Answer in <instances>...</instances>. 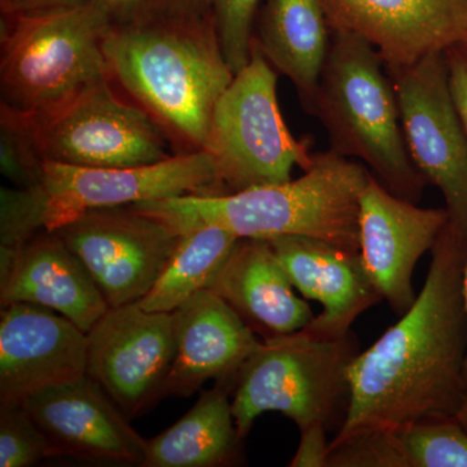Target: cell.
I'll use <instances>...</instances> for the list:
<instances>
[{"mask_svg":"<svg viewBox=\"0 0 467 467\" xmlns=\"http://www.w3.org/2000/svg\"><path fill=\"white\" fill-rule=\"evenodd\" d=\"M454 106L467 140V38L444 50Z\"/></svg>","mask_w":467,"mask_h":467,"instance_id":"cell-30","label":"cell"},{"mask_svg":"<svg viewBox=\"0 0 467 467\" xmlns=\"http://www.w3.org/2000/svg\"><path fill=\"white\" fill-rule=\"evenodd\" d=\"M431 252L413 306L350 362L348 407L330 448L378 430L459 413L467 393V239L445 226Z\"/></svg>","mask_w":467,"mask_h":467,"instance_id":"cell-1","label":"cell"},{"mask_svg":"<svg viewBox=\"0 0 467 467\" xmlns=\"http://www.w3.org/2000/svg\"><path fill=\"white\" fill-rule=\"evenodd\" d=\"M174 355L173 313L128 304L107 310L88 331L86 376L131 420L165 399Z\"/></svg>","mask_w":467,"mask_h":467,"instance_id":"cell-12","label":"cell"},{"mask_svg":"<svg viewBox=\"0 0 467 467\" xmlns=\"http://www.w3.org/2000/svg\"><path fill=\"white\" fill-rule=\"evenodd\" d=\"M370 171L334 150L313 153L296 180L264 184L221 196L186 195L131 207L167 223L182 235L217 225L238 238L301 235L359 252V212Z\"/></svg>","mask_w":467,"mask_h":467,"instance_id":"cell-3","label":"cell"},{"mask_svg":"<svg viewBox=\"0 0 467 467\" xmlns=\"http://www.w3.org/2000/svg\"><path fill=\"white\" fill-rule=\"evenodd\" d=\"M462 294H463V301H465V306H466V312H467V252H466L465 265H463ZM465 378H466V382H467V356H466V364H465Z\"/></svg>","mask_w":467,"mask_h":467,"instance_id":"cell-34","label":"cell"},{"mask_svg":"<svg viewBox=\"0 0 467 467\" xmlns=\"http://www.w3.org/2000/svg\"><path fill=\"white\" fill-rule=\"evenodd\" d=\"M389 430L402 467H467V431L454 417Z\"/></svg>","mask_w":467,"mask_h":467,"instance_id":"cell-24","label":"cell"},{"mask_svg":"<svg viewBox=\"0 0 467 467\" xmlns=\"http://www.w3.org/2000/svg\"><path fill=\"white\" fill-rule=\"evenodd\" d=\"M90 0H0L2 18L46 14L61 9L79 7Z\"/></svg>","mask_w":467,"mask_h":467,"instance_id":"cell-32","label":"cell"},{"mask_svg":"<svg viewBox=\"0 0 467 467\" xmlns=\"http://www.w3.org/2000/svg\"><path fill=\"white\" fill-rule=\"evenodd\" d=\"M331 39L324 0H263L254 43L278 75L290 79L313 116L319 75Z\"/></svg>","mask_w":467,"mask_h":467,"instance_id":"cell-21","label":"cell"},{"mask_svg":"<svg viewBox=\"0 0 467 467\" xmlns=\"http://www.w3.org/2000/svg\"><path fill=\"white\" fill-rule=\"evenodd\" d=\"M313 116L327 133L328 150L359 160L399 198L420 201L427 182L409 153L395 86L367 39L331 29Z\"/></svg>","mask_w":467,"mask_h":467,"instance_id":"cell-4","label":"cell"},{"mask_svg":"<svg viewBox=\"0 0 467 467\" xmlns=\"http://www.w3.org/2000/svg\"><path fill=\"white\" fill-rule=\"evenodd\" d=\"M239 239L217 225H205L182 234L161 275L149 294L138 301L149 312L173 313L198 292L209 290Z\"/></svg>","mask_w":467,"mask_h":467,"instance_id":"cell-23","label":"cell"},{"mask_svg":"<svg viewBox=\"0 0 467 467\" xmlns=\"http://www.w3.org/2000/svg\"><path fill=\"white\" fill-rule=\"evenodd\" d=\"M358 353L352 334L328 339L306 328L261 342L234 380L232 408L242 441L267 411L290 418L300 431L333 425L348 407V368Z\"/></svg>","mask_w":467,"mask_h":467,"instance_id":"cell-6","label":"cell"},{"mask_svg":"<svg viewBox=\"0 0 467 467\" xmlns=\"http://www.w3.org/2000/svg\"><path fill=\"white\" fill-rule=\"evenodd\" d=\"M109 78L164 131L175 155L207 146L218 100L234 79L213 16L110 26Z\"/></svg>","mask_w":467,"mask_h":467,"instance_id":"cell-2","label":"cell"},{"mask_svg":"<svg viewBox=\"0 0 467 467\" xmlns=\"http://www.w3.org/2000/svg\"><path fill=\"white\" fill-rule=\"evenodd\" d=\"M29 303L70 319L86 334L109 309L81 260L55 232L0 247V306Z\"/></svg>","mask_w":467,"mask_h":467,"instance_id":"cell-17","label":"cell"},{"mask_svg":"<svg viewBox=\"0 0 467 467\" xmlns=\"http://www.w3.org/2000/svg\"><path fill=\"white\" fill-rule=\"evenodd\" d=\"M45 229L55 232L92 209L126 207L177 196H221L225 189L207 150L177 153L133 168H86L45 161Z\"/></svg>","mask_w":467,"mask_h":467,"instance_id":"cell-10","label":"cell"},{"mask_svg":"<svg viewBox=\"0 0 467 467\" xmlns=\"http://www.w3.org/2000/svg\"><path fill=\"white\" fill-rule=\"evenodd\" d=\"M55 233L84 264L109 308L143 299L182 236L131 205L92 209Z\"/></svg>","mask_w":467,"mask_h":467,"instance_id":"cell-11","label":"cell"},{"mask_svg":"<svg viewBox=\"0 0 467 467\" xmlns=\"http://www.w3.org/2000/svg\"><path fill=\"white\" fill-rule=\"evenodd\" d=\"M55 457L23 404L0 405V467H29Z\"/></svg>","mask_w":467,"mask_h":467,"instance_id":"cell-26","label":"cell"},{"mask_svg":"<svg viewBox=\"0 0 467 467\" xmlns=\"http://www.w3.org/2000/svg\"><path fill=\"white\" fill-rule=\"evenodd\" d=\"M263 0H212V16L227 66L234 75L251 60Z\"/></svg>","mask_w":467,"mask_h":467,"instance_id":"cell-27","label":"cell"},{"mask_svg":"<svg viewBox=\"0 0 467 467\" xmlns=\"http://www.w3.org/2000/svg\"><path fill=\"white\" fill-rule=\"evenodd\" d=\"M110 23L94 2L2 18L0 112L34 122L107 78Z\"/></svg>","mask_w":467,"mask_h":467,"instance_id":"cell-5","label":"cell"},{"mask_svg":"<svg viewBox=\"0 0 467 467\" xmlns=\"http://www.w3.org/2000/svg\"><path fill=\"white\" fill-rule=\"evenodd\" d=\"M287 273L292 285L306 299L324 306L306 330L317 337H348L350 326L365 310L382 300L359 252L301 235L267 239Z\"/></svg>","mask_w":467,"mask_h":467,"instance_id":"cell-18","label":"cell"},{"mask_svg":"<svg viewBox=\"0 0 467 467\" xmlns=\"http://www.w3.org/2000/svg\"><path fill=\"white\" fill-rule=\"evenodd\" d=\"M414 164L441 192L451 232L467 239V140L451 97L444 51L386 66Z\"/></svg>","mask_w":467,"mask_h":467,"instance_id":"cell-9","label":"cell"},{"mask_svg":"<svg viewBox=\"0 0 467 467\" xmlns=\"http://www.w3.org/2000/svg\"><path fill=\"white\" fill-rule=\"evenodd\" d=\"M234 380H220L173 426L147 442L143 467H223L243 460L234 420Z\"/></svg>","mask_w":467,"mask_h":467,"instance_id":"cell-22","label":"cell"},{"mask_svg":"<svg viewBox=\"0 0 467 467\" xmlns=\"http://www.w3.org/2000/svg\"><path fill=\"white\" fill-rule=\"evenodd\" d=\"M299 448L291 460V467H327L330 441L326 439V427L313 426L300 431Z\"/></svg>","mask_w":467,"mask_h":467,"instance_id":"cell-31","label":"cell"},{"mask_svg":"<svg viewBox=\"0 0 467 467\" xmlns=\"http://www.w3.org/2000/svg\"><path fill=\"white\" fill-rule=\"evenodd\" d=\"M0 169L17 189L42 186L45 160L26 119L0 112Z\"/></svg>","mask_w":467,"mask_h":467,"instance_id":"cell-25","label":"cell"},{"mask_svg":"<svg viewBox=\"0 0 467 467\" xmlns=\"http://www.w3.org/2000/svg\"><path fill=\"white\" fill-rule=\"evenodd\" d=\"M445 208H420L370 175L361 198L359 254L382 300L399 316L416 301L418 260L434 248L448 223Z\"/></svg>","mask_w":467,"mask_h":467,"instance_id":"cell-13","label":"cell"},{"mask_svg":"<svg viewBox=\"0 0 467 467\" xmlns=\"http://www.w3.org/2000/svg\"><path fill=\"white\" fill-rule=\"evenodd\" d=\"M276 81L254 41L250 63L218 100L204 149L226 195L290 181L294 167L312 164L310 140H296L282 116Z\"/></svg>","mask_w":467,"mask_h":467,"instance_id":"cell-7","label":"cell"},{"mask_svg":"<svg viewBox=\"0 0 467 467\" xmlns=\"http://www.w3.org/2000/svg\"><path fill=\"white\" fill-rule=\"evenodd\" d=\"M331 29L358 34L386 66H407L467 38V0H324Z\"/></svg>","mask_w":467,"mask_h":467,"instance_id":"cell-16","label":"cell"},{"mask_svg":"<svg viewBox=\"0 0 467 467\" xmlns=\"http://www.w3.org/2000/svg\"><path fill=\"white\" fill-rule=\"evenodd\" d=\"M23 405L50 441L55 457L143 467L149 441L90 377L43 389Z\"/></svg>","mask_w":467,"mask_h":467,"instance_id":"cell-14","label":"cell"},{"mask_svg":"<svg viewBox=\"0 0 467 467\" xmlns=\"http://www.w3.org/2000/svg\"><path fill=\"white\" fill-rule=\"evenodd\" d=\"M88 334L45 306L14 303L0 313V405L86 376Z\"/></svg>","mask_w":467,"mask_h":467,"instance_id":"cell-15","label":"cell"},{"mask_svg":"<svg viewBox=\"0 0 467 467\" xmlns=\"http://www.w3.org/2000/svg\"><path fill=\"white\" fill-rule=\"evenodd\" d=\"M45 230V201H43L42 186L36 189L2 187L0 247H20Z\"/></svg>","mask_w":467,"mask_h":467,"instance_id":"cell-29","label":"cell"},{"mask_svg":"<svg viewBox=\"0 0 467 467\" xmlns=\"http://www.w3.org/2000/svg\"><path fill=\"white\" fill-rule=\"evenodd\" d=\"M457 422L460 423L461 426L467 431V393L465 396V400H463L462 405H461L459 413L456 414Z\"/></svg>","mask_w":467,"mask_h":467,"instance_id":"cell-33","label":"cell"},{"mask_svg":"<svg viewBox=\"0 0 467 467\" xmlns=\"http://www.w3.org/2000/svg\"><path fill=\"white\" fill-rule=\"evenodd\" d=\"M209 290L265 339L296 333L315 318L267 239H239Z\"/></svg>","mask_w":467,"mask_h":467,"instance_id":"cell-20","label":"cell"},{"mask_svg":"<svg viewBox=\"0 0 467 467\" xmlns=\"http://www.w3.org/2000/svg\"><path fill=\"white\" fill-rule=\"evenodd\" d=\"M175 355L164 396L189 398L208 380H235L245 359L260 346L254 331L211 290L173 312Z\"/></svg>","mask_w":467,"mask_h":467,"instance_id":"cell-19","label":"cell"},{"mask_svg":"<svg viewBox=\"0 0 467 467\" xmlns=\"http://www.w3.org/2000/svg\"><path fill=\"white\" fill-rule=\"evenodd\" d=\"M110 26H138L212 16V0H94Z\"/></svg>","mask_w":467,"mask_h":467,"instance_id":"cell-28","label":"cell"},{"mask_svg":"<svg viewBox=\"0 0 467 467\" xmlns=\"http://www.w3.org/2000/svg\"><path fill=\"white\" fill-rule=\"evenodd\" d=\"M29 124L45 161L133 168L175 155L161 128L109 77Z\"/></svg>","mask_w":467,"mask_h":467,"instance_id":"cell-8","label":"cell"}]
</instances>
